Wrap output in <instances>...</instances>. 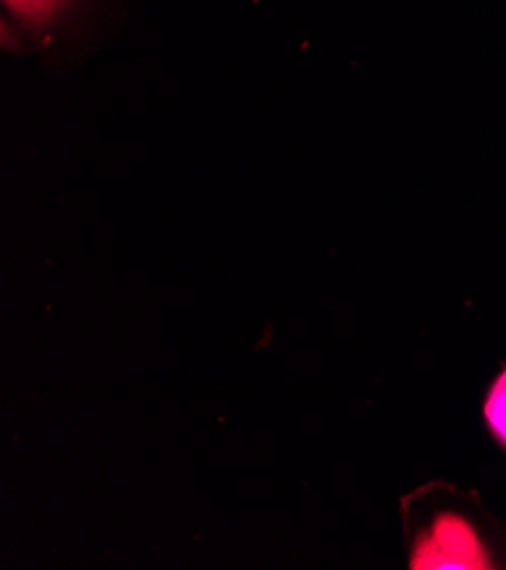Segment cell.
I'll list each match as a JSON object with an SVG mask.
<instances>
[{"label":"cell","instance_id":"6da1fadb","mask_svg":"<svg viewBox=\"0 0 506 570\" xmlns=\"http://www.w3.org/2000/svg\"><path fill=\"white\" fill-rule=\"evenodd\" d=\"M429 552H418L411 568H484V554L462 521L443 519L429 539Z\"/></svg>","mask_w":506,"mask_h":570},{"label":"cell","instance_id":"3957f363","mask_svg":"<svg viewBox=\"0 0 506 570\" xmlns=\"http://www.w3.org/2000/svg\"><path fill=\"white\" fill-rule=\"evenodd\" d=\"M484 416L488 421V428L497 436V441L506 448V371L495 380L486 397Z\"/></svg>","mask_w":506,"mask_h":570},{"label":"cell","instance_id":"7a4b0ae2","mask_svg":"<svg viewBox=\"0 0 506 570\" xmlns=\"http://www.w3.org/2000/svg\"><path fill=\"white\" fill-rule=\"evenodd\" d=\"M3 3L21 23L41 30L65 12L69 0H3Z\"/></svg>","mask_w":506,"mask_h":570}]
</instances>
